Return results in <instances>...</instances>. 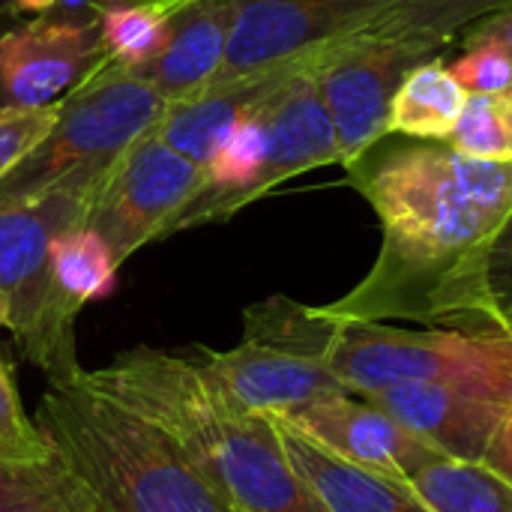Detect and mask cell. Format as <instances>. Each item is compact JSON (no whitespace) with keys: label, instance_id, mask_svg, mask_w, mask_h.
Instances as JSON below:
<instances>
[{"label":"cell","instance_id":"obj_14","mask_svg":"<svg viewBox=\"0 0 512 512\" xmlns=\"http://www.w3.org/2000/svg\"><path fill=\"white\" fill-rule=\"evenodd\" d=\"M315 60L264 102L267 147L258 177L249 189V204L297 174L342 162L336 129L315 81Z\"/></svg>","mask_w":512,"mask_h":512},{"label":"cell","instance_id":"obj_26","mask_svg":"<svg viewBox=\"0 0 512 512\" xmlns=\"http://www.w3.org/2000/svg\"><path fill=\"white\" fill-rule=\"evenodd\" d=\"M54 456V444L21 408L15 381L0 360V459L12 462H42Z\"/></svg>","mask_w":512,"mask_h":512},{"label":"cell","instance_id":"obj_3","mask_svg":"<svg viewBox=\"0 0 512 512\" xmlns=\"http://www.w3.org/2000/svg\"><path fill=\"white\" fill-rule=\"evenodd\" d=\"M36 423L84 483L93 512H234L168 432L84 378L48 384Z\"/></svg>","mask_w":512,"mask_h":512},{"label":"cell","instance_id":"obj_24","mask_svg":"<svg viewBox=\"0 0 512 512\" xmlns=\"http://www.w3.org/2000/svg\"><path fill=\"white\" fill-rule=\"evenodd\" d=\"M90 9L99 21L105 60L120 69L135 72L162 51L168 36V12L132 0H90Z\"/></svg>","mask_w":512,"mask_h":512},{"label":"cell","instance_id":"obj_15","mask_svg":"<svg viewBox=\"0 0 512 512\" xmlns=\"http://www.w3.org/2000/svg\"><path fill=\"white\" fill-rule=\"evenodd\" d=\"M318 54L276 63L249 75L231 78V81H213L186 99L165 102V111L153 123V135H159L180 156L207 168L216 150L222 147V141L231 135V129L252 108H258L279 87H285L300 69H306Z\"/></svg>","mask_w":512,"mask_h":512},{"label":"cell","instance_id":"obj_11","mask_svg":"<svg viewBox=\"0 0 512 512\" xmlns=\"http://www.w3.org/2000/svg\"><path fill=\"white\" fill-rule=\"evenodd\" d=\"M105 60L99 21L36 18L0 33V108H48Z\"/></svg>","mask_w":512,"mask_h":512},{"label":"cell","instance_id":"obj_34","mask_svg":"<svg viewBox=\"0 0 512 512\" xmlns=\"http://www.w3.org/2000/svg\"><path fill=\"white\" fill-rule=\"evenodd\" d=\"M507 96H510V102H512V84H510V90H507Z\"/></svg>","mask_w":512,"mask_h":512},{"label":"cell","instance_id":"obj_28","mask_svg":"<svg viewBox=\"0 0 512 512\" xmlns=\"http://www.w3.org/2000/svg\"><path fill=\"white\" fill-rule=\"evenodd\" d=\"M60 102L48 108H0V177L51 129Z\"/></svg>","mask_w":512,"mask_h":512},{"label":"cell","instance_id":"obj_20","mask_svg":"<svg viewBox=\"0 0 512 512\" xmlns=\"http://www.w3.org/2000/svg\"><path fill=\"white\" fill-rule=\"evenodd\" d=\"M510 3L512 0H399L363 33L423 45L441 54L456 36H462L468 24Z\"/></svg>","mask_w":512,"mask_h":512},{"label":"cell","instance_id":"obj_19","mask_svg":"<svg viewBox=\"0 0 512 512\" xmlns=\"http://www.w3.org/2000/svg\"><path fill=\"white\" fill-rule=\"evenodd\" d=\"M468 90L453 78L444 57H429L417 63L399 84L390 105V132L447 141L462 117Z\"/></svg>","mask_w":512,"mask_h":512},{"label":"cell","instance_id":"obj_16","mask_svg":"<svg viewBox=\"0 0 512 512\" xmlns=\"http://www.w3.org/2000/svg\"><path fill=\"white\" fill-rule=\"evenodd\" d=\"M231 21L234 0H189L171 9L162 51L132 75L147 81L165 102L198 93L222 69Z\"/></svg>","mask_w":512,"mask_h":512},{"label":"cell","instance_id":"obj_1","mask_svg":"<svg viewBox=\"0 0 512 512\" xmlns=\"http://www.w3.org/2000/svg\"><path fill=\"white\" fill-rule=\"evenodd\" d=\"M381 219L366 279L321 306L342 321L441 327L444 309L512 207V162L474 159L450 144L405 147L348 171Z\"/></svg>","mask_w":512,"mask_h":512},{"label":"cell","instance_id":"obj_21","mask_svg":"<svg viewBox=\"0 0 512 512\" xmlns=\"http://www.w3.org/2000/svg\"><path fill=\"white\" fill-rule=\"evenodd\" d=\"M408 483L432 512H512V483L486 462L438 459Z\"/></svg>","mask_w":512,"mask_h":512},{"label":"cell","instance_id":"obj_22","mask_svg":"<svg viewBox=\"0 0 512 512\" xmlns=\"http://www.w3.org/2000/svg\"><path fill=\"white\" fill-rule=\"evenodd\" d=\"M0 512H93V501L54 450L42 462L0 459Z\"/></svg>","mask_w":512,"mask_h":512},{"label":"cell","instance_id":"obj_2","mask_svg":"<svg viewBox=\"0 0 512 512\" xmlns=\"http://www.w3.org/2000/svg\"><path fill=\"white\" fill-rule=\"evenodd\" d=\"M81 378L168 432L234 512H327L288 462L273 417L234 408L192 357L135 348Z\"/></svg>","mask_w":512,"mask_h":512},{"label":"cell","instance_id":"obj_17","mask_svg":"<svg viewBox=\"0 0 512 512\" xmlns=\"http://www.w3.org/2000/svg\"><path fill=\"white\" fill-rule=\"evenodd\" d=\"M273 423L288 462L327 512H432L408 480L345 462L285 420Z\"/></svg>","mask_w":512,"mask_h":512},{"label":"cell","instance_id":"obj_5","mask_svg":"<svg viewBox=\"0 0 512 512\" xmlns=\"http://www.w3.org/2000/svg\"><path fill=\"white\" fill-rule=\"evenodd\" d=\"M336 318L321 306L270 297L243 312V339L231 351L201 348L204 378L246 414L285 417L324 396L348 393L327 363Z\"/></svg>","mask_w":512,"mask_h":512},{"label":"cell","instance_id":"obj_9","mask_svg":"<svg viewBox=\"0 0 512 512\" xmlns=\"http://www.w3.org/2000/svg\"><path fill=\"white\" fill-rule=\"evenodd\" d=\"M429 57H438V51L369 33L348 36L321 51L315 81L333 120L345 171L360 165L390 135L393 96L405 75Z\"/></svg>","mask_w":512,"mask_h":512},{"label":"cell","instance_id":"obj_6","mask_svg":"<svg viewBox=\"0 0 512 512\" xmlns=\"http://www.w3.org/2000/svg\"><path fill=\"white\" fill-rule=\"evenodd\" d=\"M327 363L339 384L363 399L402 384H453L512 399L510 336L336 318Z\"/></svg>","mask_w":512,"mask_h":512},{"label":"cell","instance_id":"obj_30","mask_svg":"<svg viewBox=\"0 0 512 512\" xmlns=\"http://www.w3.org/2000/svg\"><path fill=\"white\" fill-rule=\"evenodd\" d=\"M483 462H486L489 468H495L498 474H504L512 483V405L507 408V417H504V423H501L495 441L489 444V453H486Z\"/></svg>","mask_w":512,"mask_h":512},{"label":"cell","instance_id":"obj_8","mask_svg":"<svg viewBox=\"0 0 512 512\" xmlns=\"http://www.w3.org/2000/svg\"><path fill=\"white\" fill-rule=\"evenodd\" d=\"M204 171L207 168L171 150L150 129L123 153L96 192L84 225L93 228L114 261L123 264L141 246L174 234L180 213L201 189Z\"/></svg>","mask_w":512,"mask_h":512},{"label":"cell","instance_id":"obj_31","mask_svg":"<svg viewBox=\"0 0 512 512\" xmlns=\"http://www.w3.org/2000/svg\"><path fill=\"white\" fill-rule=\"evenodd\" d=\"M90 0H12V9L18 12H45L51 6H84Z\"/></svg>","mask_w":512,"mask_h":512},{"label":"cell","instance_id":"obj_33","mask_svg":"<svg viewBox=\"0 0 512 512\" xmlns=\"http://www.w3.org/2000/svg\"><path fill=\"white\" fill-rule=\"evenodd\" d=\"M0 327H9V303L3 294H0Z\"/></svg>","mask_w":512,"mask_h":512},{"label":"cell","instance_id":"obj_7","mask_svg":"<svg viewBox=\"0 0 512 512\" xmlns=\"http://www.w3.org/2000/svg\"><path fill=\"white\" fill-rule=\"evenodd\" d=\"M87 207V201L72 195L0 207V294L9 303V330L48 384H72L84 375L75 351L78 312L57 294L51 240L81 225Z\"/></svg>","mask_w":512,"mask_h":512},{"label":"cell","instance_id":"obj_10","mask_svg":"<svg viewBox=\"0 0 512 512\" xmlns=\"http://www.w3.org/2000/svg\"><path fill=\"white\" fill-rule=\"evenodd\" d=\"M396 3L399 0H234L228 51L213 81H231L318 54L363 33Z\"/></svg>","mask_w":512,"mask_h":512},{"label":"cell","instance_id":"obj_18","mask_svg":"<svg viewBox=\"0 0 512 512\" xmlns=\"http://www.w3.org/2000/svg\"><path fill=\"white\" fill-rule=\"evenodd\" d=\"M441 330L512 339V207L465 279L456 285L444 309Z\"/></svg>","mask_w":512,"mask_h":512},{"label":"cell","instance_id":"obj_27","mask_svg":"<svg viewBox=\"0 0 512 512\" xmlns=\"http://www.w3.org/2000/svg\"><path fill=\"white\" fill-rule=\"evenodd\" d=\"M465 54L450 66L453 78L468 90V96L507 93L512 84V57L495 42L462 45Z\"/></svg>","mask_w":512,"mask_h":512},{"label":"cell","instance_id":"obj_25","mask_svg":"<svg viewBox=\"0 0 512 512\" xmlns=\"http://www.w3.org/2000/svg\"><path fill=\"white\" fill-rule=\"evenodd\" d=\"M453 150L489 159V162H512V102L507 93L492 96H468L462 117L453 135L444 141Z\"/></svg>","mask_w":512,"mask_h":512},{"label":"cell","instance_id":"obj_13","mask_svg":"<svg viewBox=\"0 0 512 512\" xmlns=\"http://www.w3.org/2000/svg\"><path fill=\"white\" fill-rule=\"evenodd\" d=\"M369 402L399 420L432 450L459 462L486 459L489 444L512 405L507 396L453 384H402L369 396Z\"/></svg>","mask_w":512,"mask_h":512},{"label":"cell","instance_id":"obj_4","mask_svg":"<svg viewBox=\"0 0 512 512\" xmlns=\"http://www.w3.org/2000/svg\"><path fill=\"white\" fill-rule=\"evenodd\" d=\"M165 99L132 72L102 60L60 99L51 129L0 177V207L45 195L93 201L123 153L153 129Z\"/></svg>","mask_w":512,"mask_h":512},{"label":"cell","instance_id":"obj_29","mask_svg":"<svg viewBox=\"0 0 512 512\" xmlns=\"http://www.w3.org/2000/svg\"><path fill=\"white\" fill-rule=\"evenodd\" d=\"M474 42H495L512 57V3L477 18L462 30V45H474Z\"/></svg>","mask_w":512,"mask_h":512},{"label":"cell","instance_id":"obj_23","mask_svg":"<svg viewBox=\"0 0 512 512\" xmlns=\"http://www.w3.org/2000/svg\"><path fill=\"white\" fill-rule=\"evenodd\" d=\"M117 267L120 264L105 240L84 222L60 231L51 240V276L63 303L75 312H81L90 300L111 294Z\"/></svg>","mask_w":512,"mask_h":512},{"label":"cell","instance_id":"obj_32","mask_svg":"<svg viewBox=\"0 0 512 512\" xmlns=\"http://www.w3.org/2000/svg\"><path fill=\"white\" fill-rule=\"evenodd\" d=\"M132 3H150V6H156L162 12H171V9H177V6H183L189 0H132Z\"/></svg>","mask_w":512,"mask_h":512},{"label":"cell","instance_id":"obj_12","mask_svg":"<svg viewBox=\"0 0 512 512\" xmlns=\"http://www.w3.org/2000/svg\"><path fill=\"white\" fill-rule=\"evenodd\" d=\"M279 420L345 462L402 480H411L438 459H447L414 432H408L387 411L351 393L324 396Z\"/></svg>","mask_w":512,"mask_h":512}]
</instances>
